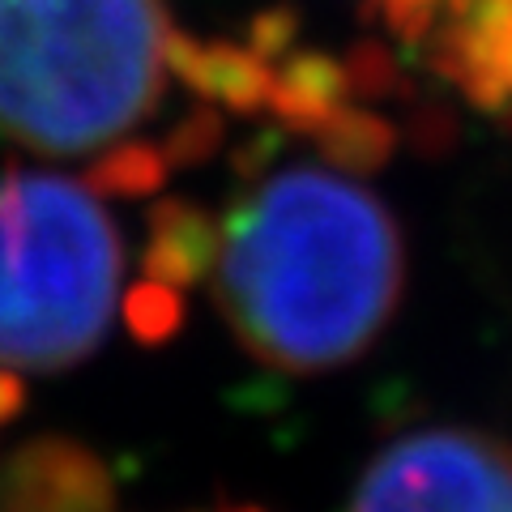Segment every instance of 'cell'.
Listing matches in <instances>:
<instances>
[{"instance_id":"1","label":"cell","mask_w":512,"mask_h":512,"mask_svg":"<svg viewBox=\"0 0 512 512\" xmlns=\"http://www.w3.org/2000/svg\"><path fill=\"white\" fill-rule=\"evenodd\" d=\"M402 282L393 214L320 167H291L239 201L214 256V295L235 338L291 376L329 372L372 346Z\"/></svg>"},{"instance_id":"2","label":"cell","mask_w":512,"mask_h":512,"mask_svg":"<svg viewBox=\"0 0 512 512\" xmlns=\"http://www.w3.org/2000/svg\"><path fill=\"white\" fill-rule=\"evenodd\" d=\"M167 56L158 0H0V133L99 150L154 111Z\"/></svg>"},{"instance_id":"3","label":"cell","mask_w":512,"mask_h":512,"mask_svg":"<svg viewBox=\"0 0 512 512\" xmlns=\"http://www.w3.org/2000/svg\"><path fill=\"white\" fill-rule=\"evenodd\" d=\"M120 239L99 201L60 175L0 180V367L60 372L103 342Z\"/></svg>"},{"instance_id":"4","label":"cell","mask_w":512,"mask_h":512,"mask_svg":"<svg viewBox=\"0 0 512 512\" xmlns=\"http://www.w3.org/2000/svg\"><path fill=\"white\" fill-rule=\"evenodd\" d=\"M350 512H512V444L474 427L402 436L367 466Z\"/></svg>"},{"instance_id":"5","label":"cell","mask_w":512,"mask_h":512,"mask_svg":"<svg viewBox=\"0 0 512 512\" xmlns=\"http://www.w3.org/2000/svg\"><path fill=\"white\" fill-rule=\"evenodd\" d=\"M13 402H18V384H13L9 376H0V419L13 410Z\"/></svg>"}]
</instances>
